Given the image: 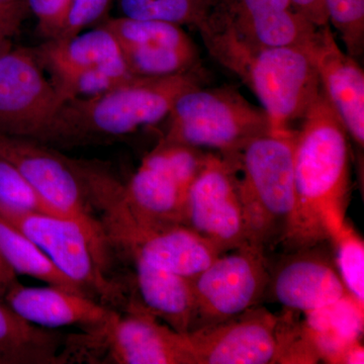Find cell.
I'll return each instance as SVG.
<instances>
[{
  "instance_id": "31",
  "label": "cell",
  "mask_w": 364,
  "mask_h": 364,
  "mask_svg": "<svg viewBox=\"0 0 364 364\" xmlns=\"http://www.w3.org/2000/svg\"><path fill=\"white\" fill-rule=\"evenodd\" d=\"M112 0H73L63 31L56 39L70 38L100 25L107 18Z\"/></svg>"
},
{
  "instance_id": "24",
  "label": "cell",
  "mask_w": 364,
  "mask_h": 364,
  "mask_svg": "<svg viewBox=\"0 0 364 364\" xmlns=\"http://www.w3.org/2000/svg\"><path fill=\"white\" fill-rule=\"evenodd\" d=\"M223 0H117L121 16L193 26L196 30L219 11Z\"/></svg>"
},
{
  "instance_id": "36",
  "label": "cell",
  "mask_w": 364,
  "mask_h": 364,
  "mask_svg": "<svg viewBox=\"0 0 364 364\" xmlns=\"http://www.w3.org/2000/svg\"><path fill=\"white\" fill-rule=\"evenodd\" d=\"M0 1H4V0H0Z\"/></svg>"
},
{
  "instance_id": "34",
  "label": "cell",
  "mask_w": 364,
  "mask_h": 364,
  "mask_svg": "<svg viewBox=\"0 0 364 364\" xmlns=\"http://www.w3.org/2000/svg\"><path fill=\"white\" fill-rule=\"evenodd\" d=\"M294 7L317 28L329 25L325 0H291Z\"/></svg>"
},
{
  "instance_id": "2",
  "label": "cell",
  "mask_w": 364,
  "mask_h": 364,
  "mask_svg": "<svg viewBox=\"0 0 364 364\" xmlns=\"http://www.w3.org/2000/svg\"><path fill=\"white\" fill-rule=\"evenodd\" d=\"M213 58L245 83L262 105L270 132L293 130L321 92L310 49L301 46L253 47L222 20L198 31Z\"/></svg>"
},
{
  "instance_id": "7",
  "label": "cell",
  "mask_w": 364,
  "mask_h": 364,
  "mask_svg": "<svg viewBox=\"0 0 364 364\" xmlns=\"http://www.w3.org/2000/svg\"><path fill=\"white\" fill-rule=\"evenodd\" d=\"M0 158L18 168L55 214L82 228L107 272L111 245L88 198L77 161L33 139L1 133Z\"/></svg>"
},
{
  "instance_id": "8",
  "label": "cell",
  "mask_w": 364,
  "mask_h": 364,
  "mask_svg": "<svg viewBox=\"0 0 364 364\" xmlns=\"http://www.w3.org/2000/svg\"><path fill=\"white\" fill-rule=\"evenodd\" d=\"M270 262L252 244L222 253L193 279V318L189 331L236 317L255 308L267 293Z\"/></svg>"
},
{
  "instance_id": "18",
  "label": "cell",
  "mask_w": 364,
  "mask_h": 364,
  "mask_svg": "<svg viewBox=\"0 0 364 364\" xmlns=\"http://www.w3.org/2000/svg\"><path fill=\"white\" fill-rule=\"evenodd\" d=\"M2 299L16 315L44 329L78 326L92 334L104 329L117 315L97 299L49 284L28 287L18 282Z\"/></svg>"
},
{
  "instance_id": "21",
  "label": "cell",
  "mask_w": 364,
  "mask_h": 364,
  "mask_svg": "<svg viewBox=\"0 0 364 364\" xmlns=\"http://www.w3.org/2000/svg\"><path fill=\"white\" fill-rule=\"evenodd\" d=\"M136 286L144 310L179 333H188L195 296L193 279L155 267L142 258L131 257Z\"/></svg>"
},
{
  "instance_id": "28",
  "label": "cell",
  "mask_w": 364,
  "mask_h": 364,
  "mask_svg": "<svg viewBox=\"0 0 364 364\" xmlns=\"http://www.w3.org/2000/svg\"><path fill=\"white\" fill-rule=\"evenodd\" d=\"M135 78L136 76L129 71L124 58H122L79 72L75 75L55 83L54 86L64 104L69 100L98 97Z\"/></svg>"
},
{
  "instance_id": "13",
  "label": "cell",
  "mask_w": 364,
  "mask_h": 364,
  "mask_svg": "<svg viewBox=\"0 0 364 364\" xmlns=\"http://www.w3.org/2000/svg\"><path fill=\"white\" fill-rule=\"evenodd\" d=\"M63 105L32 49L0 56V133L33 139Z\"/></svg>"
},
{
  "instance_id": "15",
  "label": "cell",
  "mask_w": 364,
  "mask_h": 364,
  "mask_svg": "<svg viewBox=\"0 0 364 364\" xmlns=\"http://www.w3.org/2000/svg\"><path fill=\"white\" fill-rule=\"evenodd\" d=\"M326 242L287 250L270 264L265 296L291 312L306 314L348 294Z\"/></svg>"
},
{
  "instance_id": "4",
  "label": "cell",
  "mask_w": 364,
  "mask_h": 364,
  "mask_svg": "<svg viewBox=\"0 0 364 364\" xmlns=\"http://www.w3.org/2000/svg\"><path fill=\"white\" fill-rule=\"evenodd\" d=\"M202 77L198 67L169 77H136L98 97L69 100L33 140L68 145L129 135L166 119L177 97L203 85Z\"/></svg>"
},
{
  "instance_id": "32",
  "label": "cell",
  "mask_w": 364,
  "mask_h": 364,
  "mask_svg": "<svg viewBox=\"0 0 364 364\" xmlns=\"http://www.w3.org/2000/svg\"><path fill=\"white\" fill-rule=\"evenodd\" d=\"M73 0H26L46 40L56 39L63 31Z\"/></svg>"
},
{
  "instance_id": "3",
  "label": "cell",
  "mask_w": 364,
  "mask_h": 364,
  "mask_svg": "<svg viewBox=\"0 0 364 364\" xmlns=\"http://www.w3.org/2000/svg\"><path fill=\"white\" fill-rule=\"evenodd\" d=\"M88 198L109 245L155 267L193 279L223 253L181 223L147 219L131 207L124 184L97 165L79 161Z\"/></svg>"
},
{
  "instance_id": "26",
  "label": "cell",
  "mask_w": 364,
  "mask_h": 364,
  "mask_svg": "<svg viewBox=\"0 0 364 364\" xmlns=\"http://www.w3.org/2000/svg\"><path fill=\"white\" fill-rule=\"evenodd\" d=\"M124 63L136 77L163 78L198 67V48H121Z\"/></svg>"
},
{
  "instance_id": "10",
  "label": "cell",
  "mask_w": 364,
  "mask_h": 364,
  "mask_svg": "<svg viewBox=\"0 0 364 364\" xmlns=\"http://www.w3.org/2000/svg\"><path fill=\"white\" fill-rule=\"evenodd\" d=\"M207 154L198 148L160 142L124 184L126 200L147 219L182 224L188 189Z\"/></svg>"
},
{
  "instance_id": "35",
  "label": "cell",
  "mask_w": 364,
  "mask_h": 364,
  "mask_svg": "<svg viewBox=\"0 0 364 364\" xmlns=\"http://www.w3.org/2000/svg\"><path fill=\"white\" fill-rule=\"evenodd\" d=\"M18 274L9 264L4 254L0 251V298L4 296L9 287L18 282Z\"/></svg>"
},
{
  "instance_id": "30",
  "label": "cell",
  "mask_w": 364,
  "mask_h": 364,
  "mask_svg": "<svg viewBox=\"0 0 364 364\" xmlns=\"http://www.w3.org/2000/svg\"><path fill=\"white\" fill-rule=\"evenodd\" d=\"M329 25L338 33L345 51L355 59L364 51V0H325Z\"/></svg>"
},
{
  "instance_id": "20",
  "label": "cell",
  "mask_w": 364,
  "mask_h": 364,
  "mask_svg": "<svg viewBox=\"0 0 364 364\" xmlns=\"http://www.w3.org/2000/svg\"><path fill=\"white\" fill-rule=\"evenodd\" d=\"M32 50L40 65L51 75L53 85L79 72L123 58L116 38L102 25L73 37L47 40Z\"/></svg>"
},
{
  "instance_id": "25",
  "label": "cell",
  "mask_w": 364,
  "mask_h": 364,
  "mask_svg": "<svg viewBox=\"0 0 364 364\" xmlns=\"http://www.w3.org/2000/svg\"><path fill=\"white\" fill-rule=\"evenodd\" d=\"M100 25L116 38L121 48L126 47H196L181 26L156 20H143L119 16L107 18Z\"/></svg>"
},
{
  "instance_id": "29",
  "label": "cell",
  "mask_w": 364,
  "mask_h": 364,
  "mask_svg": "<svg viewBox=\"0 0 364 364\" xmlns=\"http://www.w3.org/2000/svg\"><path fill=\"white\" fill-rule=\"evenodd\" d=\"M0 210L56 215L18 168L1 158Z\"/></svg>"
},
{
  "instance_id": "27",
  "label": "cell",
  "mask_w": 364,
  "mask_h": 364,
  "mask_svg": "<svg viewBox=\"0 0 364 364\" xmlns=\"http://www.w3.org/2000/svg\"><path fill=\"white\" fill-rule=\"evenodd\" d=\"M335 264L347 291L364 306V244L346 220L329 233Z\"/></svg>"
},
{
  "instance_id": "6",
  "label": "cell",
  "mask_w": 364,
  "mask_h": 364,
  "mask_svg": "<svg viewBox=\"0 0 364 364\" xmlns=\"http://www.w3.org/2000/svg\"><path fill=\"white\" fill-rule=\"evenodd\" d=\"M166 119L161 142L207 148L222 156L233 155L253 139L270 133L262 107L229 86L189 88L177 97Z\"/></svg>"
},
{
  "instance_id": "16",
  "label": "cell",
  "mask_w": 364,
  "mask_h": 364,
  "mask_svg": "<svg viewBox=\"0 0 364 364\" xmlns=\"http://www.w3.org/2000/svg\"><path fill=\"white\" fill-rule=\"evenodd\" d=\"M321 90L350 140L364 147V72L337 43L331 26L317 28L310 47Z\"/></svg>"
},
{
  "instance_id": "1",
  "label": "cell",
  "mask_w": 364,
  "mask_h": 364,
  "mask_svg": "<svg viewBox=\"0 0 364 364\" xmlns=\"http://www.w3.org/2000/svg\"><path fill=\"white\" fill-rule=\"evenodd\" d=\"M296 132V205L282 244L284 251L328 241L345 221L350 191L348 134L321 90Z\"/></svg>"
},
{
  "instance_id": "17",
  "label": "cell",
  "mask_w": 364,
  "mask_h": 364,
  "mask_svg": "<svg viewBox=\"0 0 364 364\" xmlns=\"http://www.w3.org/2000/svg\"><path fill=\"white\" fill-rule=\"evenodd\" d=\"M220 14L237 37L253 47L310 49L318 28L291 0H223Z\"/></svg>"
},
{
  "instance_id": "22",
  "label": "cell",
  "mask_w": 364,
  "mask_h": 364,
  "mask_svg": "<svg viewBox=\"0 0 364 364\" xmlns=\"http://www.w3.org/2000/svg\"><path fill=\"white\" fill-rule=\"evenodd\" d=\"M68 343L61 333L26 322L0 298V364L67 363Z\"/></svg>"
},
{
  "instance_id": "14",
  "label": "cell",
  "mask_w": 364,
  "mask_h": 364,
  "mask_svg": "<svg viewBox=\"0 0 364 364\" xmlns=\"http://www.w3.org/2000/svg\"><path fill=\"white\" fill-rule=\"evenodd\" d=\"M86 342L102 344L109 359L119 364H193L188 333H179L158 320L138 303L126 315L117 313Z\"/></svg>"
},
{
  "instance_id": "23",
  "label": "cell",
  "mask_w": 364,
  "mask_h": 364,
  "mask_svg": "<svg viewBox=\"0 0 364 364\" xmlns=\"http://www.w3.org/2000/svg\"><path fill=\"white\" fill-rule=\"evenodd\" d=\"M0 251L16 274L28 275L49 286L91 298L85 289L63 274L37 244L0 215Z\"/></svg>"
},
{
  "instance_id": "19",
  "label": "cell",
  "mask_w": 364,
  "mask_h": 364,
  "mask_svg": "<svg viewBox=\"0 0 364 364\" xmlns=\"http://www.w3.org/2000/svg\"><path fill=\"white\" fill-rule=\"evenodd\" d=\"M305 315L301 330L318 360L348 363L352 350L361 344L364 306L347 294Z\"/></svg>"
},
{
  "instance_id": "12",
  "label": "cell",
  "mask_w": 364,
  "mask_h": 364,
  "mask_svg": "<svg viewBox=\"0 0 364 364\" xmlns=\"http://www.w3.org/2000/svg\"><path fill=\"white\" fill-rule=\"evenodd\" d=\"M284 327V317L255 306L229 320L188 332L193 363H280Z\"/></svg>"
},
{
  "instance_id": "33",
  "label": "cell",
  "mask_w": 364,
  "mask_h": 364,
  "mask_svg": "<svg viewBox=\"0 0 364 364\" xmlns=\"http://www.w3.org/2000/svg\"><path fill=\"white\" fill-rule=\"evenodd\" d=\"M28 14L26 0L0 1V56L13 49V41Z\"/></svg>"
},
{
  "instance_id": "5",
  "label": "cell",
  "mask_w": 364,
  "mask_h": 364,
  "mask_svg": "<svg viewBox=\"0 0 364 364\" xmlns=\"http://www.w3.org/2000/svg\"><path fill=\"white\" fill-rule=\"evenodd\" d=\"M296 132H270L223 156L234 170L249 243L267 253L282 244L293 220Z\"/></svg>"
},
{
  "instance_id": "9",
  "label": "cell",
  "mask_w": 364,
  "mask_h": 364,
  "mask_svg": "<svg viewBox=\"0 0 364 364\" xmlns=\"http://www.w3.org/2000/svg\"><path fill=\"white\" fill-rule=\"evenodd\" d=\"M0 215L37 244L60 272L105 306L122 299L100 264L82 228L57 215L0 210Z\"/></svg>"
},
{
  "instance_id": "11",
  "label": "cell",
  "mask_w": 364,
  "mask_h": 364,
  "mask_svg": "<svg viewBox=\"0 0 364 364\" xmlns=\"http://www.w3.org/2000/svg\"><path fill=\"white\" fill-rule=\"evenodd\" d=\"M182 224L223 253L249 243L234 170L218 153H208L203 168L189 188Z\"/></svg>"
}]
</instances>
